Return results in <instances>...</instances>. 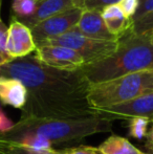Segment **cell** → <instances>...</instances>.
I'll return each mask as SVG.
<instances>
[{
  "mask_svg": "<svg viewBox=\"0 0 153 154\" xmlns=\"http://www.w3.org/2000/svg\"><path fill=\"white\" fill-rule=\"evenodd\" d=\"M0 2H1V0H0Z\"/></svg>",
  "mask_w": 153,
  "mask_h": 154,
  "instance_id": "f1b7e54d",
  "label": "cell"
},
{
  "mask_svg": "<svg viewBox=\"0 0 153 154\" xmlns=\"http://www.w3.org/2000/svg\"><path fill=\"white\" fill-rule=\"evenodd\" d=\"M150 13H153V0H141L139 10H137L135 16L133 17L132 21L134 22V21L147 16Z\"/></svg>",
  "mask_w": 153,
  "mask_h": 154,
  "instance_id": "603a6c76",
  "label": "cell"
},
{
  "mask_svg": "<svg viewBox=\"0 0 153 154\" xmlns=\"http://www.w3.org/2000/svg\"><path fill=\"white\" fill-rule=\"evenodd\" d=\"M146 149H147L148 154H153V120L151 121V125L148 130L147 136H146Z\"/></svg>",
  "mask_w": 153,
  "mask_h": 154,
  "instance_id": "d4e9b609",
  "label": "cell"
},
{
  "mask_svg": "<svg viewBox=\"0 0 153 154\" xmlns=\"http://www.w3.org/2000/svg\"><path fill=\"white\" fill-rule=\"evenodd\" d=\"M8 27L3 22V20L0 17V58L4 60L6 63L11 62L12 60L10 59L6 51V43H8Z\"/></svg>",
  "mask_w": 153,
  "mask_h": 154,
  "instance_id": "ffe728a7",
  "label": "cell"
},
{
  "mask_svg": "<svg viewBox=\"0 0 153 154\" xmlns=\"http://www.w3.org/2000/svg\"><path fill=\"white\" fill-rule=\"evenodd\" d=\"M151 125V119L149 118H133L128 121L129 136L136 140L146 137L148 130Z\"/></svg>",
  "mask_w": 153,
  "mask_h": 154,
  "instance_id": "e0dca14e",
  "label": "cell"
},
{
  "mask_svg": "<svg viewBox=\"0 0 153 154\" xmlns=\"http://www.w3.org/2000/svg\"><path fill=\"white\" fill-rule=\"evenodd\" d=\"M152 120H153V119H152Z\"/></svg>",
  "mask_w": 153,
  "mask_h": 154,
  "instance_id": "4dcf8cb0",
  "label": "cell"
},
{
  "mask_svg": "<svg viewBox=\"0 0 153 154\" xmlns=\"http://www.w3.org/2000/svg\"><path fill=\"white\" fill-rule=\"evenodd\" d=\"M36 48L37 44L31 29L15 17H12L6 43V51L10 59L13 61L29 57L33 51H36Z\"/></svg>",
  "mask_w": 153,
  "mask_h": 154,
  "instance_id": "9c48e42d",
  "label": "cell"
},
{
  "mask_svg": "<svg viewBox=\"0 0 153 154\" xmlns=\"http://www.w3.org/2000/svg\"><path fill=\"white\" fill-rule=\"evenodd\" d=\"M112 122L98 114L82 119H37L20 118L11 130L0 137L16 142L25 135L44 138L51 145L78 142L96 133L110 132Z\"/></svg>",
  "mask_w": 153,
  "mask_h": 154,
  "instance_id": "3957f363",
  "label": "cell"
},
{
  "mask_svg": "<svg viewBox=\"0 0 153 154\" xmlns=\"http://www.w3.org/2000/svg\"><path fill=\"white\" fill-rule=\"evenodd\" d=\"M131 31L137 35L149 34L153 32V13H150L147 16L134 21Z\"/></svg>",
  "mask_w": 153,
  "mask_h": 154,
  "instance_id": "d6986e66",
  "label": "cell"
},
{
  "mask_svg": "<svg viewBox=\"0 0 153 154\" xmlns=\"http://www.w3.org/2000/svg\"><path fill=\"white\" fill-rule=\"evenodd\" d=\"M34 57L46 66L63 71H77L86 65L79 54L60 45H38Z\"/></svg>",
  "mask_w": 153,
  "mask_h": 154,
  "instance_id": "8992f818",
  "label": "cell"
},
{
  "mask_svg": "<svg viewBox=\"0 0 153 154\" xmlns=\"http://www.w3.org/2000/svg\"><path fill=\"white\" fill-rule=\"evenodd\" d=\"M58 154H104L98 147L91 146H78L56 150Z\"/></svg>",
  "mask_w": 153,
  "mask_h": 154,
  "instance_id": "44dd1931",
  "label": "cell"
},
{
  "mask_svg": "<svg viewBox=\"0 0 153 154\" xmlns=\"http://www.w3.org/2000/svg\"><path fill=\"white\" fill-rule=\"evenodd\" d=\"M40 0H13V17L21 22H25L35 15Z\"/></svg>",
  "mask_w": 153,
  "mask_h": 154,
  "instance_id": "2e32d148",
  "label": "cell"
},
{
  "mask_svg": "<svg viewBox=\"0 0 153 154\" xmlns=\"http://www.w3.org/2000/svg\"><path fill=\"white\" fill-rule=\"evenodd\" d=\"M39 45H60L68 47L79 54L84 59L86 65H88L110 56L118 47V41L96 40L78 32L70 31L62 36L49 39Z\"/></svg>",
  "mask_w": 153,
  "mask_h": 154,
  "instance_id": "5b68a950",
  "label": "cell"
},
{
  "mask_svg": "<svg viewBox=\"0 0 153 154\" xmlns=\"http://www.w3.org/2000/svg\"><path fill=\"white\" fill-rule=\"evenodd\" d=\"M14 126V123L6 116V114L3 112V110L0 107V134H3L11 130V128Z\"/></svg>",
  "mask_w": 153,
  "mask_h": 154,
  "instance_id": "cb8c5ba5",
  "label": "cell"
},
{
  "mask_svg": "<svg viewBox=\"0 0 153 154\" xmlns=\"http://www.w3.org/2000/svg\"><path fill=\"white\" fill-rule=\"evenodd\" d=\"M104 154H145L126 137L112 134L98 147Z\"/></svg>",
  "mask_w": 153,
  "mask_h": 154,
  "instance_id": "5bb4252c",
  "label": "cell"
},
{
  "mask_svg": "<svg viewBox=\"0 0 153 154\" xmlns=\"http://www.w3.org/2000/svg\"><path fill=\"white\" fill-rule=\"evenodd\" d=\"M149 35H150V38H151V41H152V43H153V32H149Z\"/></svg>",
  "mask_w": 153,
  "mask_h": 154,
  "instance_id": "4316f807",
  "label": "cell"
},
{
  "mask_svg": "<svg viewBox=\"0 0 153 154\" xmlns=\"http://www.w3.org/2000/svg\"><path fill=\"white\" fill-rule=\"evenodd\" d=\"M153 68V43L149 34L129 31L118 39L110 56L81 69L89 84L109 81L129 73Z\"/></svg>",
  "mask_w": 153,
  "mask_h": 154,
  "instance_id": "7a4b0ae2",
  "label": "cell"
},
{
  "mask_svg": "<svg viewBox=\"0 0 153 154\" xmlns=\"http://www.w3.org/2000/svg\"><path fill=\"white\" fill-rule=\"evenodd\" d=\"M5 61H4V60L3 59H2V58H0V67H1L2 66V65H3V64H5Z\"/></svg>",
  "mask_w": 153,
  "mask_h": 154,
  "instance_id": "484cf974",
  "label": "cell"
},
{
  "mask_svg": "<svg viewBox=\"0 0 153 154\" xmlns=\"http://www.w3.org/2000/svg\"><path fill=\"white\" fill-rule=\"evenodd\" d=\"M77 8L76 0H41L35 15L23 22L31 29L46 19Z\"/></svg>",
  "mask_w": 153,
  "mask_h": 154,
  "instance_id": "7c38bea8",
  "label": "cell"
},
{
  "mask_svg": "<svg viewBox=\"0 0 153 154\" xmlns=\"http://www.w3.org/2000/svg\"><path fill=\"white\" fill-rule=\"evenodd\" d=\"M153 93V68L129 73L101 83L89 84L88 103L92 109L127 103Z\"/></svg>",
  "mask_w": 153,
  "mask_h": 154,
  "instance_id": "277c9868",
  "label": "cell"
},
{
  "mask_svg": "<svg viewBox=\"0 0 153 154\" xmlns=\"http://www.w3.org/2000/svg\"><path fill=\"white\" fill-rule=\"evenodd\" d=\"M139 3H141V0H121L118 4L122 8L125 16L133 19V17L135 16L137 10H139Z\"/></svg>",
  "mask_w": 153,
  "mask_h": 154,
  "instance_id": "7402d4cb",
  "label": "cell"
},
{
  "mask_svg": "<svg viewBox=\"0 0 153 154\" xmlns=\"http://www.w3.org/2000/svg\"><path fill=\"white\" fill-rule=\"evenodd\" d=\"M72 31L96 40L118 41L107 29L100 10H83L81 18Z\"/></svg>",
  "mask_w": 153,
  "mask_h": 154,
  "instance_id": "30bf717a",
  "label": "cell"
},
{
  "mask_svg": "<svg viewBox=\"0 0 153 154\" xmlns=\"http://www.w3.org/2000/svg\"><path fill=\"white\" fill-rule=\"evenodd\" d=\"M0 102L3 105L22 109L27 102V89L18 79L0 77Z\"/></svg>",
  "mask_w": 153,
  "mask_h": 154,
  "instance_id": "8fae6325",
  "label": "cell"
},
{
  "mask_svg": "<svg viewBox=\"0 0 153 154\" xmlns=\"http://www.w3.org/2000/svg\"><path fill=\"white\" fill-rule=\"evenodd\" d=\"M82 12L83 10L79 8H72L65 13L50 17L35 26L31 27L36 44L39 45L49 39L62 36L72 31L77 26L81 18Z\"/></svg>",
  "mask_w": 153,
  "mask_h": 154,
  "instance_id": "52a82bcc",
  "label": "cell"
},
{
  "mask_svg": "<svg viewBox=\"0 0 153 154\" xmlns=\"http://www.w3.org/2000/svg\"><path fill=\"white\" fill-rule=\"evenodd\" d=\"M96 112L100 118L110 122H113L115 120L129 121L133 118H149L152 121L153 93L139 97L127 103L96 109Z\"/></svg>",
  "mask_w": 153,
  "mask_h": 154,
  "instance_id": "ba28073f",
  "label": "cell"
},
{
  "mask_svg": "<svg viewBox=\"0 0 153 154\" xmlns=\"http://www.w3.org/2000/svg\"><path fill=\"white\" fill-rule=\"evenodd\" d=\"M0 77L18 79L26 87L21 118L82 119L96 114L88 103L89 82L81 69L58 70L29 56L3 64Z\"/></svg>",
  "mask_w": 153,
  "mask_h": 154,
  "instance_id": "6da1fadb",
  "label": "cell"
},
{
  "mask_svg": "<svg viewBox=\"0 0 153 154\" xmlns=\"http://www.w3.org/2000/svg\"><path fill=\"white\" fill-rule=\"evenodd\" d=\"M145 154H148V153H146V152H145Z\"/></svg>",
  "mask_w": 153,
  "mask_h": 154,
  "instance_id": "83f0119b",
  "label": "cell"
},
{
  "mask_svg": "<svg viewBox=\"0 0 153 154\" xmlns=\"http://www.w3.org/2000/svg\"><path fill=\"white\" fill-rule=\"evenodd\" d=\"M0 154H58L55 149H36L0 137Z\"/></svg>",
  "mask_w": 153,
  "mask_h": 154,
  "instance_id": "9a60e30c",
  "label": "cell"
},
{
  "mask_svg": "<svg viewBox=\"0 0 153 154\" xmlns=\"http://www.w3.org/2000/svg\"><path fill=\"white\" fill-rule=\"evenodd\" d=\"M105 25L116 39L122 38L132 29V19L125 16L118 4H111L101 10Z\"/></svg>",
  "mask_w": 153,
  "mask_h": 154,
  "instance_id": "4fadbf2b",
  "label": "cell"
},
{
  "mask_svg": "<svg viewBox=\"0 0 153 154\" xmlns=\"http://www.w3.org/2000/svg\"><path fill=\"white\" fill-rule=\"evenodd\" d=\"M40 1H41V0H40Z\"/></svg>",
  "mask_w": 153,
  "mask_h": 154,
  "instance_id": "f546056e",
  "label": "cell"
},
{
  "mask_svg": "<svg viewBox=\"0 0 153 154\" xmlns=\"http://www.w3.org/2000/svg\"><path fill=\"white\" fill-rule=\"evenodd\" d=\"M121 0H76L77 8L81 10H103L105 6L118 4Z\"/></svg>",
  "mask_w": 153,
  "mask_h": 154,
  "instance_id": "ac0fdd59",
  "label": "cell"
}]
</instances>
